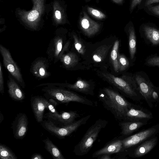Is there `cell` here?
Listing matches in <instances>:
<instances>
[{
	"label": "cell",
	"instance_id": "29",
	"mask_svg": "<svg viewBox=\"0 0 159 159\" xmlns=\"http://www.w3.org/2000/svg\"><path fill=\"white\" fill-rule=\"evenodd\" d=\"M109 48L107 46H103L98 49L93 56V59L95 62L102 61L105 57Z\"/></svg>",
	"mask_w": 159,
	"mask_h": 159
},
{
	"label": "cell",
	"instance_id": "13",
	"mask_svg": "<svg viewBox=\"0 0 159 159\" xmlns=\"http://www.w3.org/2000/svg\"><path fill=\"white\" fill-rule=\"evenodd\" d=\"M152 117V114L151 111L133 104L127 112L123 121H148Z\"/></svg>",
	"mask_w": 159,
	"mask_h": 159
},
{
	"label": "cell",
	"instance_id": "24",
	"mask_svg": "<svg viewBox=\"0 0 159 159\" xmlns=\"http://www.w3.org/2000/svg\"><path fill=\"white\" fill-rule=\"evenodd\" d=\"M129 48L131 66L134 64L137 53V39L135 31L133 26H130L128 30Z\"/></svg>",
	"mask_w": 159,
	"mask_h": 159
},
{
	"label": "cell",
	"instance_id": "33",
	"mask_svg": "<svg viewBox=\"0 0 159 159\" xmlns=\"http://www.w3.org/2000/svg\"><path fill=\"white\" fill-rule=\"evenodd\" d=\"M74 40V44L75 48L79 53L83 54L84 52V49L81 42L79 41L76 35H73Z\"/></svg>",
	"mask_w": 159,
	"mask_h": 159
},
{
	"label": "cell",
	"instance_id": "43",
	"mask_svg": "<svg viewBox=\"0 0 159 159\" xmlns=\"http://www.w3.org/2000/svg\"></svg>",
	"mask_w": 159,
	"mask_h": 159
},
{
	"label": "cell",
	"instance_id": "6",
	"mask_svg": "<svg viewBox=\"0 0 159 159\" xmlns=\"http://www.w3.org/2000/svg\"><path fill=\"white\" fill-rule=\"evenodd\" d=\"M133 75L141 94L149 106L152 108L159 102V88L153 84L145 72L138 71Z\"/></svg>",
	"mask_w": 159,
	"mask_h": 159
},
{
	"label": "cell",
	"instance_id": "35",
	"mask_svg": "<svg viewBox=\"0 0 159 159\" xmlns=\"http://www.w3.org/2000/svg\"><path fill=\"white\" fill-rule=\"evenodd\" d=\"M45 102L46 108L49 110V112L54 114H57L59 113L56 110L55 106L45 98Z\"/></svg>",
	"mask_w": 159,
	"mask_h": 159
},
{
	"label": "cell",
	"instance_id": "26",
	"mask_svg": "<svg viewBox=\"0 0 159 159\" xmlns=\"http://www.w3.org/2000/svg\"><path fill=\"white\" fill-rule=\"evenodd\" d=\"M60 60L63 66L66 69H69L72 67L77 63L78 61L76 55L72 52L64 54L61 57Z\"/></svg>",
	"mask_w": 159,
	"mask_h": 159
},
{
	"label": "cell",
	"instance_id": "42",
	"mask_svg": "<svg viewBox=\"0 0 159 159\" xmlns=\"http://www.w3.org/2000/svg\"><path fill=\"white\" fill-rule=\"evenodd\" d=\"M114 2L117 4L121 3L123 0H112Z\"/></svg>",
	"mask_w": 159,
	"mask_h": 159
},
{
	"label": "cell",
	"instance_id": "16",
	"mask_svg": "<svg viewBox=\"0 0 159 159\" xmlns=\"http://www.w3.org/2000/svg\"><path fill=\"white\" fill-rule=\"evenodd\" d=\"M43 86L51 85L67 88L69 89L78 91L87 95H94L93 88L88 82L81 80H78L73 84L68 83H46L42 84Z\"/></svg>",
	"mask_w": 159,
	"mask_h": 159
},
{
	"label": "cell",
	"instance_id": "37",
	"mask_svg": "<svg viewBox=\"0 0 159 159\" xmlns=\"http://www.w3.org/2000/svg\"><path fill=\"white\" fill-rule=\"evenodd\" d=\"M141 1L142 0H132L130 7L131 11H132L136 6L140 4Z\"/></svg>",
	"mask_w": 159,
	"mask_h": 159
},
{
	"label": "cell",
	"instance_id": "21",
	"mask_svg": "<svg viewBox=\"0 0 159 159\" xmlns=\"http://www.w3.org/2000/svg\"><path fill=\"white\" fill-rule=\"evenodd\" d=\"M142 37L144 42L152 46L159 45V29L154 27L144 25L142 28Z\"/></svg>",
	"mask_w": 159,
	"mask_h": 159
},
{
	"label": "cell",
	"instance_id": "23",
	"mask_svg": "<svg viewBox=\"0 0 159 159\" xmlns=\"http://www.w3.org/2000/svg\"><path fill=\"white\" fill-rule=\"evenodd\" d=\"M8 92L10 97L13 100L17 101H22L25 98V95L20 86L10 76L7 81Z\"/></svg>",
	"mask_w": 159,
	"mask_h": 159
},
{
	"label": "cell",
	"instance_id": "38",
	"mask_svg": "<svg viewBox=\"0 0 159 159\" xmlns=\"http://www.w3.org/2000/svg\"><path fill=\"white\" fill-rule=\"evenodd\" d=\"M112 154H104L101 155L97 157L98 159H112L113 158L111 157Z\"/></svg>",
	"mask_w": 159,
	"mask_h": 159
},
{
	"label": "cell",
	"instance_id": "30",
	"mask_svg": "<svg viewBox=\"0 0 159 159\" xmlns=\"http://www.w3.org/2000/svg\"><path fill=\"white\" fill-rule=\"evenodd\" d=\"M144 64L148 66L159 67V55L155 53L149 56L145 59Z\"/></svg>",
	"mask_w": 159,
	"mask_h": 159
},
{
	"label": "cell",
	"instance_id": "3",
	"mask_svg": "<svg viewBox=\"0 0 159 159\" xmlns=\"http://www.w3.org/2000/svg\"><path fill=\"white\" fill-rule=\"evenodd\" d=\"M102 75L105 79L126 97L134 101H139L143 98L132 73H126L121 78L108 73H103Z\"/></svg>",
	"mask_w": 159,
	"mask_h": 159
},
{
	"label": "cell",
	"instance_id": "10",
	"mask_svg": "<svg viewBox=\"0 0 159 159\" xmlns=\"http://www.w3.org/2000/svg\"><path fill=\"white\" fill-rule=\"evenodd\" d=\"M0 52L3 58L4 66L20 86L23 88H25V84L20 70L12 58L9 51L0 44Z\"/></svg>",
	"mask_w": 159,
	"mask_h": 159
},
{
	"label": "cell",
	"instance_id": "1",
	"mask_svg": "<svg viewBox=\"0 0 159 159\" xmlns=\"http://www.w3.org/2000/svg\"><path fill=\"white\" fill-rule=\"evenodd\" d=\"M33 4L29 11L16 9L15 15L17 20L25 27L33 30L40 29L44 21V16L50 11L49 4H46V0H31Z\"/></svg>",
	"mask_w": 159,
	"mask_h": 159
},
{
	"label": "cell",
	"instance_id": "36",
	"mask_svg": "<svg viewBox=\"0 0 159 159\" xmlns=\"http://www.w3.org/2000/svg\"><path fill=\"white\" fill-rule=\"evenodd\" d=\"M148 10L152 13L157 16H159V5H157L148 7Z\"/></svg>",
	"mask_w": 159,
	"mask_h": 159
},
{
	"label": "cell",
	"instance_id": "31",
	"mask_svg": "<svg viewBox=\"0 0 159 159\" xmlns=\"http://www.w3.org/2000/svg\"><path fill=\"white\" fill-rule=\"evenodd\" d=\"M118 60L119 71H124L129 67V61L124 55L118 54Z\"/></svg>",
	"mask_w": 159,
	"mask_h": 159
},
{
	"label": "cell",
	"instance_id": "11",
	"mask_svg": "<svg viewBox=\"0 0 159 159\" xmlns=\"http://www.w3.org/2000/svg\"><path fill=\"white\" fill-rule=\"evenodd\" d=\"M158 138L154 136L147 139L139 145L125 151L126 153L132 158H139L149 153L157 145Z\"/></svg>",
	"mask_w": 159,
	"mask_h": 159
},
{
	"label": "cell",
	"instance_id": "14",
	"mask_svg": "<svg viewBox=\"0 0 159 159\" xmlns=\"http://www.w3.org/2000/svg\"><path fill=\"white\" fill-rule=\"evenodd\" d=\"M28 120L26 115L23 113L17 115L12 124L14 137L17 139H23L28 130Z\"/></svg>",
	"mask_w": 159,
	"mask_h": 159
},
{
	"label": "cell",
	"instance_id": "27",
	"mask_svg": "<svg viewBox=\"0 0 159 159\" xmlns=\"http://www.w3.org/2000/svg\"><path fill=\"white\" fill-rule=\"evenodd\" d=\"M119 46V41L116 40L114 43L113 49L111 52V62L115 71L118 72V50Z\"/></svg>",
	"mask_w": 159,
	"mask_h": 159
},
{
	"label": "cell",
	"instance_id": "32",
	"mask_svg": "<svg viewBox=\"0 0 159 159\" xmlns=\"http://www.w3.org/2000/svg\"><path fill=\"white\" fill-rule=\"evenodd\" d=\"M87 9L89 13L96 18L101 20L106 17V15L98 10L89 7H87Z\"/></svg>",
	"mask_w": 159,
	"mask_h": 159
},
{
	"label": "cell",
	"instance_id": "7",
	"mask_svg": "<svg viewBox=\"0 0 159 159\" xmlns=\"http://www.w3.org/2000/svg\"><path fill=\"white\" fill-rule=\"evenodd\" d=\"M91 117L89 115L83 117L68 125L61 127L57 126L50 120L42 122L43 128L59 139L64 138L75 131L80 126L85 124Z\"/></svg>",
	"mask_w": 159,
	"mask_h": 159
},
{
	"label": "cell",
	"instance_id": "12",
	"mask_svg": "<svg viewBox=\"0 0 159 159\" xmlns=\"http://www.w3.org/2000/svg\"><path fill=\"white\" fill-rule=\"evenodd\" d=\"M104 154H117L119 158L125 157L126 155L123 149L122 139H114L107 143L102 148L95 152L92 154L93 158H97Z\"/></svg>",
	"mask_w": 159,
	"mask_h": 159
},
{
	"label": "cell",
	"instance_id": "41",
	"mask_svg": "<svg viewBox=\"0 0 159 159\" xmlns=\"http://www.w3.org/2000/svg\"><path fill=\"white\" fill-rule=\"evenodd\" d=\"M4 119V117L3 114L2 113L1 111H0V124L1 123Z\"/></svg>",
	"mask_w": 159,
	"mask_h": 159
},
{
	"label": "cell",
	"instance_id": "8",
	"mask_svg": "<svg viewBox=\"0 0 159 159\" xmlns=\"http://www.w3.org/2000/svg\"><path fill=\"white\" fill-rule=\"evenodd\" d=\"M64 41L65 37L61 29H58L51 40L47 51L46 53L49 61L55 63L60 60L69 44V42H67L63 46Z\"/></svg>",
	"mask_w": 159,
	"mask_h": 159
},
{
	"label": "cell",
	"instance_id": "5",
	"mask_svg": "<svg viewBox=\"0 0 159 159\" xmlns=\"http://www.w3.org/2000/svg\"><path fill=\"white\" fill-rule=\"evenodd\" d=\"M108 123V121L105 120H97L75 146L73 152L75 155L82 156L87 154L91 149L101 131L106 127Z\"/></svg>",
	"mask_w": 159,
	"mask_h": 159
},
{
	"label": "cell",
	"instance_id": "4",
	"mask_svg": "<svg viewBox=\"0 0 159 159\" xmlns=\"http://www.w3.org/2000/svg\"><path fill=\"white\" fill-rule=\"evenodd\" d=\"M46 86L42 89L44 94L57 102L68 104L71 102H75L91 106L95 105L93 101L64 87L51 85Z\"/></svg>",
	"mask_w": 159,
	"mask_h": 159
},
{
	"label": "cell",
	"instance_id": "34",
	"mask_svg": "<svg viewBox=\"0 0 159 159\" xmlns=\"http://www.w3.org/2000/svg\"><path fill=\"white\" fill-rule=\"evenodd\" d=\"M4 82L2 67L0 62V92L2 95L4 93Z\"/></svg>",
	"mask_w": 159,
	"mask_h": 159
},
{
	"label": "cell",
	"instance_id": "19",
	"mask_svg": "<svg viewBox=\"0 0 159 159\" xmlns=\"http://www.w3.org/2000/svg\"><path fill=\"white\" fill-rule=\"evenodd\" d=\"M83 16L80 18V21L81 29L84 33L88 36L95 34L99 31L100 25L90 18L85 12H83Z\"/></svg>",
	"mask_w": 159,
	"mask_h": 159
},
{
	"label": "cell",
	"instance_id": "2",
	"mask_svg": "<svg viewBox=\"0 0 159 159\" xmlns=\"http://www.w3.org/2000/svg\"><path fill=\"white\" fill-rule=\"evenodd\" d=\"M98 97L104 107L120 121L124 120L127 112L133 104L117 92L108 88L100 91Z\"/></svg>",
	"mask_w": 159,
	"mask_h": 159
},
{
	"label": "cell",
	"instance_id": "17",
	"mask_svg": "<svg viewBox=\"0 0 159 159\" xmlns=\"http://www.w3.org/2000/svg\"><path fill=\"white\" fill-rule=\"evenodd\" d=\"M46 115L48 118L57 121L63 124V126L72 123L75 121L76 119L80 117V116L77 111H61L57 114L49 112L46 113Z\"/></svg>",
	"mask_w": 159,
	"mask_h": 159
},
{
	"label": "cell",
	"instance_id": "9",
	"mask_svg": "<svg viewBox=\"0 0 159 159\" xmlns=\"http://www.w3.org/2000/svg\"><path fill=\"white\" fill-rule=\"evenodd\" d=\"M159 132V124H157L146 129L123 139H122V141L123 149L125 152L127 150L134 147L143 141L155 136Z\"/></svg>",
	"mask_w": 159,
	"mask_h": 159
},
{
	"label": "cell",
	"instance_id": "28",
	"mask_svg": "<svg viewBox=\"0 0 159 159\" xmlns=\"http://www.w3.org/2000/svg\"><path fill=\"white\" fill-rule=\"evenodd\" d=\"M0 158L1 159H17L15 153L8 147L4 144H0Z\"/></svg>",
	"mask_w": 159,
	"mask_h": 159
},
{
	"label": "cell",
	"instance_id": "18",
	"mask_svg": "<svg viewBox=\"0 0 159 159\" xmlns=\"http://www.w3.org/2000/svg\"><path fill=\"white\" fill-rule=\"evenodd\" d=\"M48 63L44 58H38L32 63L30 71L32 74L37 79H44L50 75V73L48 70Z\"/></svg>",
	"mask_w": 159,
	"mask_h": 159
},
{
	"label": "cell",
	"instance_id": "39",
	"mask_svg": "<svg viewBox=\"0 0 159 159\" xmlns=\"http://www.w3.org/2000/svg\"><path fill=\"white\" fill-rule=\"evenodd\" d=\"M31 159H44L42 155L39 153H35L32 155L31 158Z\"/></svg>",
	"mask_w": 159,
	"mask_h": 159
},
{
	"label": "cell",
	"instance_id": "20",
	"mask_svg": "<svg viewBox=\"0 0 159 159\" xmlns=\"http://www.w3.org/2000/svg\"><path fill=\"white\" fill-rule=\"evenodd\" d=\"M30 104L37 121L42 123L43 121L44 112L46 108L45 98L39 96L32 97Z\"/></svg>",
	"mask_w": 159,
	"mask_h": 159
},
{
	"label": "cell",
	"instance_id": "22",
	"mask_svg": "<svg viewBox=\"0 0 159 159\" xmlns=\"http://www.w3.org/2000/svg\"><path fill=\"white\" fill-rule=\"evenodd\" d=\"M148 121H121L119 123L121 129L120 133L123 136L129 135L147 124Z\"/></svg>",
	"mask_w": 159,
	"mask_h": 159
},
{
	"label": "cell",
	"instance_id": "40",
	"mask_svg": "<svg viewBox=\"0 0 159 159\" xmlns=\"http://www.w3.org/2000/svg\"><path fill=\"white\" fill-rule=\"evenodd\" d=\"M159 2V0H146L145 3V6H149L153 3Z\"/></svg>",
	"mask_w": 159,
	"mask_h": 159
},
{
	"label": "cell",
	"instance_id": "25",
	"mask_svg": "<svg viewBox=\"0 0 159 159\" xmlns=\"http://www.w3.org/2000/svg\"><path fill=\"white\" fill-rule=\"evenodd\" d=\"M46 150L51 155L54 159H66L59 148L48 138L43 140Z\"/></svg>",
	"mask_w": 159,
	"mask_h": 159
},
{
	"label": "cell",
	"instance_id": "15",
	"mask_svg": "<svg viewBox=\"0 0 159 159\" xmlns=\"http://www.w3.org/2000/svg\"><path fill=\"white\" fill-rule=\"evenodd\" d=\"M50 11H52V20L53 25L57 26L65 24L66 17L65 10L61 0H53L50 4Z\"/></svg>",
	"mask_w": 159,
	"mask_h": 159
}]
</instances>
